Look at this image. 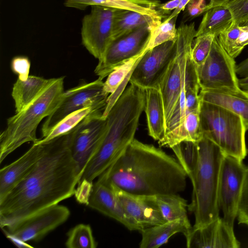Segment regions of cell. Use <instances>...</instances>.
I'll list each match as a JSON object with an SVG mask.
<instances>
[{
  "instance_id": "40",
  "label": "cell",
  "mask_w": 248,
  "mask_h": 248,
  "mask_svg": "<svg viewBox=\"0 0 248 248\" xmlns=\"http://www.w3.org/2000/svg\"><path fill=\"white\" fill-rule=\"evenodd\" d=\"M206 0H191L187 4L185 19H192L207 11Z\"/></svg>"
},
{
  "instance_id": "18",
  "label": "cell",
  "mask_w": 248,
  "mask_h": 248,
  "mask_svg": "<svg viewBox=\"0 0 248 248\" xmlns=\"http://www.w3.org/2000/svg\"><path fill=\"white\" fill-rule=\"evenodd\" d=\"M44 143H32L20 157L0 170V200L31 171L43 154Z\"/></svg>"
},
{
  "instance_id": "32",
  "label": "cell",
  "mask_w": 248,
  "mask_h": 248,
  "mask_svg": "<svg viewBox=\"0 0 248 248\" xmlns=\"http://www.w3.org/2000/svg\"><path fill=\"white\" fill-rule=\"evenodd\" d=\"M187 176L192 172L198 157L197 142L184 141L171 148Z\"/></svg>"
},
{
  "instance_id": "26",
  "label": "cell",
  "mask_w": 248,
  "mask_h": 248,
  "mask_svg": "<svg viewBox=\"0 0 248 248\" xmlns=\"http://www.w3.org/2000/svg\"><path fill=\"white\" fill-rule=\"evenodd\" d=\"M50 79L35 76H29L24 80L17 78L11 93L16 113L22 111L30 104L49 84Z\"/></svg>"
},
{
  "instance_id": "37",
  "label": "cell",
  "mask_w": 248,
  "mask_h": 248,
  "mask_svg": "<svg viewBox=\"0 0 248 248\" xmlns=\"http://www.w3.org/2000/svg\"><path fill=\"white\" fill-rule=\"evenodd\" d=\"M11 67L12 71L17 75L18 79L24 80L29 77L31 62L28 57H15L11 61Z\"/></svg>"
},
{
  "instance_id": "12",
  "label": "cell",
  "mask_w": 248,
  "mask_h": 248,
  "mask_svg": "<svg viewBox=\"0 0 248 248\" xmlns=\"http://www.w3.org/2000/svg\"><path fill=\"white\" fill-rule=\"evenodd\" d=\"M103 114L102 111L92 113L72 132L69 148L80 178L87 165L98 150L104 138L107 120L102 117Z\"/></svg>"
},
{
  "instance_id": "25",
  "label": "cell",
  "mask_w": 248,
  "mask_h": 248,
  "mask_svg": "<svg viewBox=\"0 0 248 248\" xmlns=\"http://www.w3.org/2000/svg\"><path fill=\"white\" fill-rule=\"evenodd\" d=\"M162 20L137 12L117 9L114 18L112 40L142 26L154 29L162 22Z\"/></svg>"
},
{
  "instance_id": "8",
  "label": "cell",
  "mask_w": 248,
  "mask_h": 248,
  "mask_svg": "<svg viewBox=\"0 0 248 248\" xmlns=\"http://www.w3.org/2000/svg\"><path fill=\"white\" fill-rule=\"evenodd\" d=\"M236 67L234 59L216 37L208 57L202 64L196 67L200 90L240 89Z\"/></svg>"
},
{
  "instance_id": "28",
  "label": "cell",
  "mask_w": 248,
  "mask_h": 248,
  "mask_svg": "<svg viewBox=\"0 0 248 248\" xmlns=\"http://www.w3.org/2000/svg\"><path fill=\"white\" fill-rule=\"evenodd\" d=\"M217 38L224 49L234 59L248 45V25L240 26L232 23Z\"/></svg>"
},
{
  "instance_id": "36",
  "label": "cell",
  "mask_w": 248,
  "mask_h": 248,
  "mask_svg": "<svg viewBox=\"0 0 248 248\" xmlns=\"http://www.w3.org/2000/svg\"><path fill=\"white\" fill-rule=\"evenodd\" d=\"M237 217L239 224H244L248 226V168L244 180Z\"/></svg>"
},
{
  "instance_id": "43",
  "label": "cell",
  "mask_w": 248,
  "mask_h": 248,
  "mask_svg": "<svg viewBox=\"0 0 248 248\" xmlns=\"http://www.w3.org/2000/svg\"><path fill=\"white\" fill-rule=\"evenodd\" d=\"M190 0H179L178 7L174 10L173 12L169 15L168 17L166 19H170L175 16H178V15L185 8Z\"/></svg>"
},
{
  "instance_id": "10",
  "label": "cell",
  "mask_w": 248,
  "mask_h": 248,
  "mask_svg": "<svg viewBox=\"0 0 248 248\" xmlns=\"http://www.w3.org/2000/svg\"><path fill=\"white\" fill-rule=\"evenodd\" d=\"M152 29L142 26L112 40L94 69L98 78L103 80L116 67L145 52Z\"/></svg>"
},
{
  "instance_id": "33",
  "label": "cell",
  "mask_w": 248,
  "mask_h": 248,
  "mask_svg": "<svg viewBox=\"0 0 248 248\" xmlns=\"http://www.w3.org/2000/svg\"><path fill=\"white\" fill-rule=\"evenodd\" d=\"M178 16L165 19L159 25L152 30L151 37L147 49L149 50L168 41H176L177 29L175 24Z\"/></svg>"
},
{
  "instance_id": "29",
  "label": "cell",
  "mask_w": 248,
  "mask_h": 248,
  "mask_svg": "<svg viewBox=\"0 0 248 248\" xmlns=\"http://www.w3.org/2000/svg\"><path fill=\"white\" fill-rule=\"evenodd\" d=\"M96 111L104 112V109L97 107H89L78 110L66 116L52 127L36 144L44 143L66 134L73 130L84 119Z\"/></svg>"
},
{
  "instance_id": "1",
  "label": "cell",
  "mask_w": 248,
  "mask_h": 248,
  "mask_svg": "<svg viewBox=\"0 0 248 248\" xmlns=\"http://www.w3.org/2000/svg\"><path fill=\"white\" fill-rule=\"evenodd\" d=\"M73 130L44 143L31 171L0 200L2 229L74 195L80 177L69 148Z\"/></svg>"
},
{
  "instance_id": "35",
  "label": "cell",
  "mask_w": 248,
  "mask_h": 248,
  "mask_svg": "<svg viewBox=\"0 0 248 248\" xmlns=\"http://www.w3.org/2000/svg\"><path fill=\"white\" fill-rule=\"evenodd\" d=\"M221 5L230 10L232 23L243 26L248 21V0H229Z\"/></svg>"
},
{
  "instance_id": "15",
  "label": "cell",
  "mask_w": 248,
  "mask_h": 248,
  "mask_svg": "<svg viewBox=\"0 0 248 248\" xmlns=\"http://www.w3.org/2000/svg\"><path fill=\"white\" fill-rule=\"evenodd\" d=\"M70 214L69 209L55 205L2 229L7 237L22 242L38 241L65 222Z\"/></svg>"
},
{
  "instance_id": "39",
  "label": "cell",
  "mask_w": 248,
  "mask_h": 248,
  "mask_svg": "<svg viewBox=\"0 0 248 248\" xmlns=\"http://www.w3.org/2000/svg\"><path fill=\"white\" fill-rule=\"evenodd\" d=\"M200 91L190 89H185L186 115L191 112L199 111L201 99Z\"/></svg>"
},
{
  "instance_id": "19",
  "label": "cell",
  "mask_w": 248,
  "mask_h": 248,
  "mask_svg": "<svg viewBox=\"0 0 248 248\" xmlns=\"http://www.w3.org/2000/svg\"><path fill=\"white\" fill-rule=\"evenodd\" d=\"M88 206L115 219L130 231H138L124 212L115 191L107 184L98 180L93 183Z\"/></svg>"
},
{
  "instance_id": "2",
  "label": "cell",
  "mask_w": 248,
  "mask_h": 248,
  "mask_svg": "<svg viewBox=\"0 0 248 248\" xmlns=\"http://www.w3.org/2000/svg\"><path fill=\"white\" fill-rule=\"evenodd\" d=\"M186 176L177 159L134 139L98 180L131 194L154 196L184 191Z\"/></svg>"
},
{
  "instance_id": "38",
  "label": "cell",
  "mask_w": 248,
  "mask_h": 248,
  "mask_svg": "<svg viewBox=\"0 0 248 248\" xmlns=\"http://www.w3.org/2000/svg\"><path fill=\"white\" fill-rule=\"evenodd\" d=\"M93 185V181L85 179H82L79 182L74 192L75 198L78 203L88 206Z\"/></svg>"
},
{
  "instance_id": "30",
  "label": "cell",
  "mask_w": 248,
  "mask_h": 248,
  "mask_svg": "<svg viewBox=\"0 0 248 248\" xmlns=\"http://www.w3.org/2000/svg\"><path fill=\"white\" fill-rule=\"evenodd\" d=\"M154 196L166 222L178 219H188L187 201L178 194H160Z\"/></svg>"
},
{
  "instance_id": "13",
  "label": "cell",
  "mask_w": 248,
  "mask_h": 248,
  "mask_svg": "<svg viewBox=\"0 0 248 248\" xmlns=\"http://www.w3.org/2000/svg\"><path fill=\"white\" fill-rule=\"evenodd\" d=\"M247 169L242 161L225 155L220 169L218 202L223 213V219L232 227L237 217Z\"/></svg>"
},
{
  "instance_id": "6",
  "label": "cell",
  "mask_w": 248,
  "mask_h": 248,
  "mask_svg": "<svg viewBox=\"0 0 248 248\" xmlns=\"http://www.w3.org/2000/svg\"><path fill=\"white\" fill-rule=\"evenodd\" d=\"M200 117L204 136L217 144L225 155L241 161L245 158L247 130L241 117L221 107L201 101Z\"/></svg>"
},
{
  "instance_id": "17",
  "label": "cell",
  "mask_w": 248,
  "mask_h": 248,
  "mask_svg": "<svg viewBox=\"0 0 248 248\" xmlns=\"http://www.w3.org/2000/svg\"><path fill=\"white\" fill-rule=\"evenodd\" d=\"M109 186L115 191L126 215L139 232L166 222L154 196L133 194Z\"/></svg>"
},
{
  "instance_id": "31",
  "label": "cell",
  "mask_w": 248,
  "mask_h": 248,
  "mask_svg": "<svg viewBox=\"0 0 248 248\" xmlns=\"http://www.w3.org/2000/svg\"><path fill=\"white\" fill-rule=\"evenodd\" d=\"M65 246L68 248H96L95 241L89 225L79 224L67 233Z\"/></svg>"
},
{
  "instance_id": "41",
  "label": "cell",
  "mask_w": 248,
  "mask_h": 248,
  "mask_svg": "<svg viewBox=\"0 0 248 248\" xmlns=\"http://www.w3.org/2000/svg\"><path fill=\"white\" fill-rule=\"evenodd\" d=\"M179 3V0H170L165 3L161 4L158 9L167 15L169 14V12L175 10L178 7Z\"/></svg>"
},
{
  "instance_id": "7",
  "label": "cell",
  "mask_w": 248,
  "mask_h": 248,
  "mask_svg": "<svg viewBox=\"0 0 248 248\" xmlns=\"http://www.w3.org/2000/svg\"><path fill=\"white\" fill-rule=\"evenodd\" d=\"M196 31L194 22L189 24L182 23L177 28L176 53L159 88L165 111L166 126L180 96L185 64Z\"/></svg>"
},
{
  "instance_id": "11",
  "label": "cell",
  "mask_w": 248,
  "mask_h": 248,
  "mask_svg": "<svg viewBox=\"0 0 248 248\" xmlns=\"http://www.w3.org/2000/svg\"><path fill=\"white\" fill-rule=\"evenodd\" d=\"M176 51V41H168L147 50L134 68L129 78L130 83L143 90H159Z\"/></svg>"
},
{
  "instance_id": "20",
  "label": "cell",
  "mask_w": 248,
  "mask_h": 248,
  "mask_svg": "<svg viewBox=\"0 0 248 248\" xmlns=\"http://www.w3.org/2000/svg\"><path fill=\"white\" fill-rule=\"evenodd\" d=\"M201 101L224 108L242 118L248 130V92L241 88L236 91L200 90Z\"/></svg>"
},
{
  "instance_id": "46",
  "label": "cell",
  "mask_w": 248,
  "mask_h": 248,
  "mask_svg": "<svg viewBox=\"0 0 248 248\" xmlns=\"http://www.w3.org/2000/svg\"><path fill=\"white\" fill-rule=\"evenodd\" d=\"M240 88L248 92V76L239 79Z\"/></svg>"
},
{
  "instance_id": "34",
  "label": "cell",
  "mask_w": 248,
  "mask_h": 248,
  "mask_svg": "<svg viewBox=\"0 0 248 248\" xmlns=\"http://www.w3.org/2000/svg\"><path fill=\"white\" fill-rule=\"evenodd\" d=\"M216 37L207 34L198 36L194 39L190 55L196 67L202 64L208 57Z\"/></svg>"
},
{
  "instance_id": "4",
  "label": "cell",
  "mask_w": 248,
  "mask_h": 248,
  "mask_svg": "<svg viewBox=\"0 0 248 248\" xmlns=\"http://www.w3.org/2000/svg\"><path fill=\"white\" fill-rule=\"evenodd\" d=\"M197 160L188 176L193 191L188 210L194 215L195 228L205 226L219 216L218 188L225 155L217 144L204 136L197 142Z\"/></svg>"
},
{
  "instance_id": "24",
  "label": "cell",
  "mask_w": 248,
  "mask_h": 248,
  "mask_svg": "<svg viewBox=\"0 0 248 248\" xmlns=\"http://www.w3.org/2000/svg\"><path fill=\"white\" fill-rule=\"evenodd\" d=\"M203 136L200 110L193 111L187 114L176 127L165 134L158 144L160 147L171 148L184 141L197 142Z\"/></svg>"
},
{
  "instance_id": "9",
  "label": "cell",
  "mask_w": 248,
  "mask_h": 248,
  "mask_svg": "<svg viewBox=\"0 0 248 248\" xmlns=\"http://www.w3.org/2000/svg\"><path fill=\"white\" fill-rule=\"evenodd\" d=\"M103 87V80L98 78L64 92L58 106L43 124L42 137L66 116L78 110L97 107L105 110L109 94L104 92Z\"/></svg>"
},
{
  "instance_id": "45",
  "label": "cell",
  "mask_w": 248,
  "mask_h": 248,
  "mask_svg": "<svg viewBox=\"0 0 248 248\" xmlns=\"http://www.w3.org/2000/svg\"><path fill=\"white\" fill-rule=\"evenodd\" d=\"M14 244L19 248H27V247H32L31 246L27 245L26 242H22L17 239L12 237H7Z\"/></svg>"
},
{
  "instance_id": "44",
  "label": "cell",
  "mask_w": 248,
  "mask_h": 248,
  "mask_svg": "<svg viewBox=\"0 0 248 248\" xmlns=\"http://www.w3.org/2000/svg\"><path fill=\"white\" fill-rule=\"evenodd\" d=\"M210 2L207 4V11L209 9L217 6L223 5L224 3L227 2L229 0H209Z\"/></svg>"
},
{
  "instance_id": "23",
  "label": "cell",
  "mask_w": 248,
  "mask_h": 248,
  "mask_svg": "<svg viewBox=\"0 0 248 248\" xmlns=\"http://www.w3.org/2000/svg\"><path fill=\"white\" fill-rule=\"evenodd\" d=\"M145 105L149 135L155 140L163 138L166 131V119L159 90L148 88L145 90Z\"/></svg>"
},
{
  "instance_id": "3",
  "label": "cell",
  "mask_w": 248,
  "mask_h": 248,
  "mask_svg": "<svg viewBox=\"0 0 248 248\" xmlns=\"http://www.w3.org/2000/svg\"><path fill=\"white\" fill-rule=\"evenodd\" d=\"M145 90L130 84L108 114L105 135L96 154L80 178L90 181L99 176L135 139L140 118L144 109Z\"/></svg>"
},
{
  "instance_id": "5",
  "label": "cell",
  "mask_w": 248,
  "mask_h": 248,
  "mask_svg": "<svg viewBox=\"0 0 248 248\" xmlns=\"http://www.w3.org/2000/svg\"><path fill=\"white\" fill-rule=\"evenodd\" d=\"M64 77L52 78L40 94L22 111L7 120L0 135V163L23 144L36 143L37 127L60 103L64 91Z\"/></svg>"
},
{
  "instance_id": "22",
  "label": "cell",
  "mask_w": 248,
  "mask_h": 248,
  "mask_svg": "<svg viewBox=\"0 0 248 248\" xmlns=\"http://www.w3.org/2000/svg\"><path fill=\"white\" fill-rule=\"evenodd\" d=\"M144 53L145 52L124 62L116 67L108 76L107 79L104 82L103 89L105 93L110 95L108 98L107 106L102 115L103 118L106 117L125 89L134 68Z\"/></svg>"
},
{
  "instance_id": "16",
  "label": "cell",
  "mask_w": 248,
  "mask_h": 248,
  "mask_svg": "<svg viewBox=\"0 0 248 248\" xmlns=\"http://www.w3.org/2000/svg\"><path fill=\"white\" fill-rule=\"evenodd\" d=\"M185 236L188 248H238L240 246L233 227L219 216L202 227L192 226Z\"/></svg>"
},
{
  "instance_id": "47",
  "label": "cell",
  "mask_w": 248,
  "mask_h": 248,
  "mask_svg": "<svg viewBox=\"0 0 248 248\" xmlns=\"http://www.w3.org/2000/svg\"><path fill=\"white\" fill-rule=\"evenodd\" d=\"M248 25V21H247V22L245 23V24H244V25Z\"/></svg>"
},
{
  "instance_id": "21",
  "label": "cell",
  "mask_w": 248,
  "mask_h": 248,
  "mask_svg": "<svg viewBox=\"0 0 248 248\" xmlns=\"http://www.w3.org/2000/svg\"><path fill=\"white\" fill-rule=\"evenodd\" d=\"M192 227L189 219H178L145 228L140 232L141 239L140 248H157L168 243L174 234L185 235Z\"/></svg>"
},
{
  "instance_id": "14",
  "label": "cell",
  "mask_w": 248,
  "mask_h": 248,
  "mask_svg": "<svg viewBox=\"0 0 248 248\" xmlns=\"http://www.w3.org/2000/svg\"><path fill=\"white\" fill-rule=\"evenodd\" d=\"M82 20V45L98 60L103 55L112 40L113 22L117 9L94 5Z\"/></svg>"
},
{
  "instance_id": "42",
  "label": "cell",
  "mask_w": 248,
  "mask_h": 248,
  "mask_svg": "<svg viewBox=\"0 0 248 248\" xmlns=\"http://www.w3.org/2000/svg\"><path fill=\"white\" fill-rule=\"evenodd\" d=\"M236 71L241 78L248 76V58L236 64Z\"/></svg>"
},
{
  "instance_id": "27",
  "label": "cell",
  "mask_w": 248,
  "mask_h": 248,
  "mask_svg": "<svg viewBox=\"0 0 248 248\" xmlns=\"http://www.w3.org/2000/svg\"><path fill=\"white\" fill-rule=\"evenodd\" d=\"M232 23V14L228 8L221 5L213 7L205 12L197 30L196 37L210 34L217 37Z\"/></svg>"
}]
</instances>
